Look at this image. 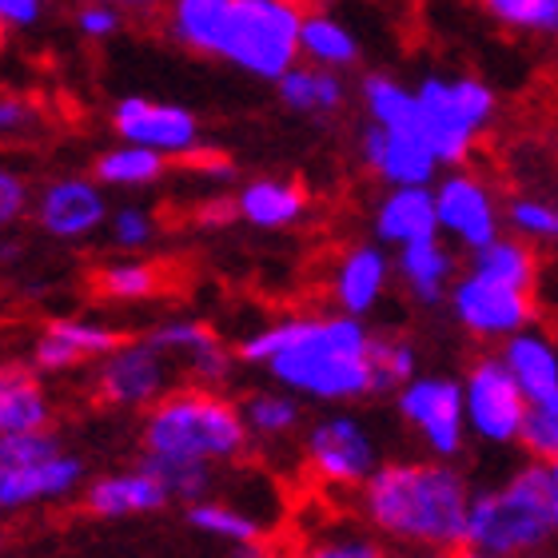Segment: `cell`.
Instances as JSON below:
<instances>
[{"mask_svg": "<svg viewBox=\"0 0 558 558\" xmlns=\"http://www.w3.org/2000/svg\"><path fill=\"white\" fill-rule=\"evenodd\" d=\"M81 478L84 463L64 451L40 466H9L0 459V511H16V507L45 499H64L81 487Z\"/></svg>", "mask_w": 558, "mask_h": 558, "instance_id": "obj_18", "label": "cell"}, {"mask_svg": "<svg viewBox=\"0 0 558 558\" xmlns=\"http://www.w3.org/2000/svg\"><path fill=\"white\" fill-rule=\"evenodd\" d=\"M300 52L307 64L343 72L360 64V36L351 33L343 21H336L331 12H307L300 33Z\"/></svg>", "mask_w": 558, "mask_h": 558, "instance_id": "obj_26", "label": "cell"}, {"mask_svg": "<svg viewBox=\"0 0 558 558\" xmlns=\"http://www.w3.org/2000/svg\"><path fill=\"white\" fill-rule=\"evenodd\" d=\"M244 418L247 430H256L259 439H279V435H291L300 427L303 408L288 391H256V396L244 399Z\"/></svg>", "mask_w": 558, "mask_h": 558, "instance_id": "obj_33", "label": "cell"}, {"mask_svg": "<svg viewBox=\"0 0 558 558\" xmlns=\"http://www.w3.org/2000/svg\"><path fill=\"white\" fill-rule=\"evenodd\" d=\"M112 129L124 144H144L163 156H192L199 144V120L180 105L148 96H124L112 108Z\"/></svg>", "mask_w": 558, "mask_h": 558, "instance_id": "obj_12", "label": "cell"}, {"mask_svg": "<svg viewBox=\"0 0 558 558\" xmlns=\"http://www.w3.org/2000/svg\"><path fill=\"white\" fill-rule=\"evenodd\" d=\"M463 403H466V430L490 447H507L523 435L526 411L535 408L523 396V387L514 384L502 355H478L466 367L463 379Z\"/></svg>", "mask_w": 558, "mask_h": 558, "instance_id": "obj_7", "label": "cell"}, {"mask_svg": "<svg viewBox=\"0 0 558 558\" xmlns=\"http://www.w3.org/2000/svg\"><path fill=\"white\" fill-rule=\"evenodd\" d=\"M550 475H555V483H558V463H550Z\"/></svg>", "mask_w": 558, "mask_h": 558, "instance_id": "obj_55", "label": "cell"}, {"mask_svg": "<svg viewBox=\"0 0 558 558\" xmlns=\"http://www.w3.org/2000/svg\"><path fill=\"white\" fill-rule=\"evenodd\" d=\"M360 156L391 187H415V184L430 187L442 168L423 136H415V132H387L379 124H372V120L360 132Z\"/></svg>", "mask_w": 558, "mask_h": 558, "instance_id": "obj_14", "label": "cell"}, {"mask_svg": "<svg viewBox=\"0 0 558 558\" xmlns=\"http://www.w3.org/2000/svg\"><path fill=\"white\" fill-rule=\"evenodd\" d=\"M399 279L408 295L418 303V307H439L451 295L454 283V252L447 247L442 235H430V240H415V244L399 247Z\"/></svg>", "mask_w": 558, "mask_h": 558, "instance_id": "obj_20", "label": "cell"}, {"mask_svg": "<svg viewBox=\"0 0 558 558\" xmlns=\"http://www.w3.org/2000/svg\"><path fill=\"white\" fill-rule=\"evenodd\" d=\"M36 124V108L24 96H0V136H21Z\"/></svg>", "mask_w": 558, "mask_h": 558, "instance_id": "obj_43", "label": "cell"}, {"mask_svg": "<svg viewBox=\"0 0 558 558\" xmlns=\"http://www.w3.org/2000/svg\"><path fill=\"white\" fill-rule=\"evenodd\" d=\"M303 558H384V550L372 538H336V543L312 547Z\"/></svg>", "mask_w": 558, "mask_h": 558, "instance_id": "obj_44", "label": "cell"}, {"mask_svg": "<svg viewBox=\"0 0 558 558\" xmlns=\"http://www.w3.org/2000/svg\"><path fill=\"white\" fill-rule=\"evenodd\" d=\"M418 558H454V555H451V550H423Z\"/></svg>", "mask_w": 558, "mask_h": 558, "instance_id": "obj_52", "label": "cell"}, {"mask_svg": "<svg viewBox=\"0 0 558 558\" xmlns=\"http://www.w3.org/2000/svg\"><path fill=\"white\" fill-rule=\"evenodd\" d=\"M108 216L105 192L93 180H81V175H64V180H52V184L40 192L36 199V220L48 235L57 240H81V235L96 232Z\"/></svg>", "mask_w": 558, "mask_h": 558, "instance_id": "obj_15", "label": "cell"}, {"mask_svg": "<svg viewBox=\"0 0 558 558\" xmlns=\"http://www.w3.org/2000/svg\"><path fill=\"white\" fill-rule=\"evenodd\" d=\"M235 0H168V33L180 48L220 57Z\"/></svg>", "mask_w": 558, "mask_h": 558, "instance_id": "obj_22", "label": "cell"}, {"mask_svg": "<svg viewBox=\"0 0 558 558\" xmlns=\"http://www.w3.org/2000/svg\"><path fill=\"white\" fill-rule=\"evenodd\" d=\"M120 9L117 4H105V0H84L76 9V28H81L88 40H108V36L120 33Z\"/></svg>", "mask_w": 558, "mask_h": 558, "instance_id": "obj_40", "label": "cell"}, {"mask_svg": "<svg viewBox=\"0 0 558 558\" xmlns=\"http://www.w3.org/2000/svg\"><path fill=\"white\" fill-rule=\"evenodd\" d=\"M244 411L216 396L211 387H184L160 396L144 415V451L199 459V463H232L247 451Z\"/></svg>", "mask_w": 558, "mask_h": 558, "instance_id": "obj_4", "label": "cell"}, {"mask_svg": "<svg viewBox=\"0 0 558 558\" xmlns=\"http://www.w3.org/2000/svg\"><path fill=\"white\" fill-rule=\"evenodd\" d=\"M105 4H117V9H136V12H151V9H160L163 0H105Z\"/></svg>", "mask_w": 558, "mask_h": 558, "instance_id": "obj_48", "label": "cell"}, {"mask_svg": "<svg viewBox=\"0 0 558 558\" xmlns=\"http://www.w3.org/2000/svg\"><path fill=\"white\" fill-rule=\"evenodd\" d=\"M543 408H550V411H555V415H558V391H555V396L547 399V403H543Z\"/></svg>", "mask_w": 558, "mask_h": 558, "instance_id": "obj_54", "label": "cell"}, {"mask_svg": "<svg viewBox=\"0 0 558 558\" xmlns=\"http://www.w3.org/2000/svg\"><path fill=\"white\" fill-rule=\"evenodd\" d=\"M526 558H558V555H555V550L543 547V550H535V555H526Z\"/></svg>", "mask_w": 558, "mask_h": 558, "instance_id": "obj_53", "label": "cell"}, {"mask_svg": "<svg viewBox=\"0 0 558 558\" xmlns=\"http://www.w3.org/2000/svg\"><path fill=\"white\" fill-rule=\"evenodd\" d=\"M471 483L447 459L435 463H379L363 483V514L375 531L423 550L466 547Z\"/></svg>", "mask_w": 558, "mask_h": 558, "instance_id": "obj_2", "label": "cell"}, {"mask_svg": "<svg viewBox=\"0 0 558 558\" xmlns=\"http://www.w3.org/2000/svg\"><path fill=\"white\" fill-rule=\"evenodd\" d=\"M168 490L156 475L148 471H129V475H108L96 478L88 495H84V507L93 514H105V519H120V514H148L168 507Z\"/></svg>", "mask_w": 558, "mask_h": 558, "instance_id": "obj_23", "label": "cell"}, {"mask_svg": "<svg viewBox=\"0 0 558 558\" xmlns=\"http://www.w3.org/2000/svg\"><path fill=\"white\" fill-rule=\"evenodd\" d=\"M499 355L531 403H547L558 391V348L543 331H531V327H526L519 336L502 339Z\"/></svg>", "mask_w": 558, "mask_h": 558, "instance_id": "obj_21", "label": "cell"}, {"mask_svg": "<svg viewBox=\"0 0 558 558\" xmlns=\"http://www.w3.org/2000/svg\"><path fill=\"white\" fill-rule=\"evenodd\" d=\"M45 16V0H0V24L4 28H33Z\"/></svg>", "mask_w": 558, "mask_h": 558, "instance_id": "obj_46", "label": "cell"}, {"mask_svg": "<svg viewBox=\"0 0 558 558\" xmlns=\"http://www.w3.org/2000/svg\"><path fill=\"white\" fill-rule=\"evenodd\" d=\"M156 351H163L168 360H184L187 372L196 375L204 387H220L228 375H232V355L220 343V336L204 324H192V319H168L156 331L144 336Z\"/></svg>", "mask_w": 558, "mask_h": 558, "instance_id": "obj_16", "label": "cell"}, {"mask_svg": "<svg viewBox=\"0 0 558 558\" xmlns=\"http://www.w3.org/2000/svg\"><path fill=\"white\" fill-rule=\"evenodd\" d=\"M240 360L264 363L283 391L324 403L375 396L372 331L355 315H291L240 343Z\"/></svg>", "mask_w": 558, "mask_h": 558, "instance_id": "obj_1", "label": "cell"}, {"mask_svg": "<svg viewBox=\"0 0 558 558\" xmlns=\"http://www.w3.org/2000/svg\"><path fill=\"white\" fill-rule=\"evenodd\" d=\"M168 384V355L156 351L148 339L140 343H120L112 355H105L96 372V391L105 403L117 408H144L163 396Z\"/></svg>", "mask_w": 558, "mask_h": 558, "instance_id": "obj_13", "label": "cell"}, {"mask_svg": "<svg viewBox=\"0 0 558 558\" xmlns=\"http://www.w3.org/2000/svg\"><path fill=\"white\" fill-rule=\"evenodd\" d=\"M187 523L211 538H228V543H235V547H240V543H259V538H264V526H259L252 514L228 507V502H208V499L192 502V507H187Z\"/></svg>", "mask_w": 558, "mask_h": 558, "instance_id": "obj_34", "label": "cell"}, {"mask_svg": "<svg viewBox=\"0 0 558 558\" xmlns=\"http://www.w3.org/2000/svg\"><path fill=\"white\" fill-rule=\"evenodd\" d=\"M140 471L160 478L163 490L180 502H204L211 490V463H199V459H172V454L144 451Z\"/></svg>", "mask_w": 558, "mask_h": 558, "instance_id": "obj_31", "label": "cell"}, {"mask_svg": "<svg viewBox=\"0 0 558 558\" xmlns=\"http://www.w3.org/2000/svg\"><path fill=\"white\" fill-rule=\"evenodd\" d=\"M447 307H451L454 324L471 331L475 339H511L519 331L531 327L535 319V300L531 291L511 288V283H499V279L483 276V271L466 268L463 276L451 283V295H447Z\"/></svg>", "mask_w": 558, "mask_h": 558, "instance_id": "obj_8", "label": "cell"}, {"mask_svg": "<svg viewBox=\"0 0 558 558\" xmlns=\"http://www.w3.org/2000/svg\"><path fill=\"white\" fill-rule=\"evenodd\" d=\"M232 558H268V550L259 547V543H240Z\"/></svg>", "mask_w": 558, "mask_h": 558, "instance_id": "obj_49", "label": "cell"}, {"mask_svg": "<svg viewBox=\"0 0 558 558\" xmlns=\"http://www.w3.org/2000/svg\"><path fill=\"white\" fill-rule=\"evenodd\" d=\"M558 538V483L547 463L519 466L502 487L475 490L466 511V547L495 558H526Z\"/></svg>", "mask_w": 558, "mask_h": 558, "instance_id": "obj_3", "label": "cell"}, {"mask_svg": "<svg viewBox=\"0 0 558 558\" xmlns=\"http://www.w3.org/2000/svg\"><path fill=\"white\" fill-rule=\"evenodd\" d=\"M151 216L140 208H120L117 216H112V235H117L120 247H144L151 240Z\"/></svg>", "mask_w": 558, "mask_h": 558, "instance_id": "obj_42", "label": "cell"}, {"mask_svg": "<svg viewBox=\"0 0 558 558\" xmlns=\"http://www.w3.org/2000/svg\"><path fill=\"white\" fill-rule=\"evenodd\" d=\"M24 208H28V184L12 168L0 163V228L21 220Z\"/></svg>", "mask_w": 558, "mask_h": 558, "instance_id": "obj_41", "label": "cell"}, {"mask_svg": "<svg viewBox=\"0 0 558 558\" xmlns=\"http://www.w3.org/2000/svg\"><path fill=\"white\" fill-rule=\"evenodd\" d=\"M279 100L300 112V117H336L348 105V84L336 69H319V64H295L276 81Z\"/></svg>", "mask_w": 558, "mask_h": 558, "instance_id": "obj_24", "label": "cell"}, {"mask_svg": "<svg viewBox=\"0 0 558 558\" xmlns=\"http://www.w3.org/2000/svg\"><path fill=\"white\" fill-rule=\"evenodd\" d=\"M502 220H507V228L514 235H523V240H558V208H550V204H543L535 196L507 199Z\"/></svg>", "mask_w": 558, "mask_h": 558, "instance_id": "obj_36", "label": "cell"}, {"mask_svg": "<svg viewBox=\"0 0 558 558\" xmlns=\"http://www.w3.org/2000/svg\"><path fill=\"white\" fill-rule=\"evenodd\" d=\"M519 442L526 447V454L535 459V463H558V415L543 403L526 411V423H523V435Z\"/></svg>", "mask_w": 558, "mask_h": 558, "instance_id": "obj_39", "label": "cell"}, {"mask_svg": "<svg viewBox=\"0 0 558 558\" xmlns=\"http://www.w3.org/2000/svg\"><path fill=\"white\" fill-rule=\"evenodd\" d=\"M396 408L435 459H454L466 442L463 384L451 375H415L396 391Z\"/></svg>", "mask_w": 558, "mask_h": 558, "instance_id": "obj_9", "label": "cell"}, {"mask_svg": "<svg viewBox=\"0 0 558 558\" xmlns=\"http://www.w3.org/2000/svg\"><path fill=\"white\" fill-rule=\"evenodd\" d=\"M454 558H495V555H483V550H475V547H459Z\"/></svg>", "mask_w": 558, "mask_h": 558, "instance_id": "obj_50", "label": "cell"}, {"mask_svg": "<svg viewBox=\"0 0 558 558\" xmlns=\"http://www.w3.org/2000/svg\"><path fill=\"white\" fill-rule=\"evenodd\" d=\"M418 96V132L442 168H463L478 136L495 120V88L478 76H423Z\"/></svg>", "mask_w": 558, "mask_h": 558, "instance_id": "obj_5", "label": "cell"}, {"mask_svg": "<svg viewBox=\"0 0 558 558\" xmlns=\"http://www.w3.org/2000/svg\"><path fill=\"white\" fill-rule=\"evenodd\" d=\"M52 408H48L45 391L24 367H16L9 384H0V435H16V430H40L48 427Z\"/></svg>", "mask_w": 558, "mask_h": 558, "instance_id": "obj_30", "label": "cell"}, {"mask_svg": "<svg viewBox=\"0 0 558 558\" xmlns=\"http://www.w3.org/2000/svg\"><path fill=\"white\" fill-rule=\"evenodd\" d=\"M360 100L367 108V120L379 124L387 132H418V96L415 88H403L396 76H387V72H372V76H363L360 84Z\"/></svg>", "mask_w": 558, "mask_h": 558, "instance_id": "obj_27", "label": "cell"}, {"mask_svg": "<svg viewBox=\"0 0 558 558\" xmlns=\"http://www.w3.org/2000/svg\"><path fill=\"white\" fill-rule=\"evenodd\" d=\"M303 454H307L315 475L331 487H363L379 466L372 430L351 415L319 418L303 439Z\"/></svg>", "mask_w": 558, "mask_h": 558, "instance_id": "obj_11", "label": "cell"}, {"mask_svg": "<svg viewBox=\"0 0 558 558\" xmlns=\"http://www.w3.org/2000/svg\"><path fill=\"white\" fill-rule=\"evenodd\" d=\"M526 33L558 36V0H535V12L526 21Z\"/></svg>", "mask_w": 558, "mask_h": 558, "instance_id": "obj_47", "label": "cell"}, {"mask_svg": "<svg viewBox=\"0 0 558 558\" xmlns=\"http://www.w3.org/2000/svg\"><path fill=\"white\" fill-rule=\"evenodd\" d=\"M372 367H375V396H396L418 375V351L411 339L372 336Z\"/></svg>", "mask_w": 558, "mask_h": 558, "instance_id": "obj_32", "label": "cell"}, {"mask_svg": "<svg viewBox=\"0 0 558 558\" xmlns=\"http://www.w3.org/2000/svg\"><path fill=\"white\" fill-rule=\"evenodd\" d=\"M387 283H391V259L379 244H355L343 252L336 264V279H331V295H336L339 312L363 319L375 312V303L384 300Z\"/></svg>", "mask_w": 558, "mask_h": 558, "instance_id": "obj_19", "label": "cell"}, {"mask_svg": "<svg viewBox=\"0 0 558 558\" xmlns=\"http://www.w3.org/2000/svg\"><path fill=\"white\" fill-rule=\"evenodd\" d=\"M471 268L523 291H535V279H538V259H535V252L526 247L523 235H499V240H490L487 247L471 252Z\"/></svg>", "mask_w": 558, "mask_h": 558, "instance_id": "obj_28", "label": "cell"}, {"mask_svg": "<svg viewBox=\"0 0 558 558\" xmlns=\"http://www.w3.org/2000/svg\"><path fill=\"white\" fill-rule=\"evenodd\" d=\"M156 288H160V271L136 259H120L96 271V291L108 300H148L156 295Z\"/></svg>", "mask_w": 558, "mask_h": 558, "instance_id": "obj_35", "label": "cell"}, {"mask_svg": "<svg viewBox=\"0 0 558 558\" xmlns=\"http://www.w3.org/2000/svg\"><path fill=\"white\" fill-rule=\"evenodd\" d=\"M163 172H168V156L156 148H144V144H120V148L105 151V156L93 163L96 180H100V184H117V187L156 184Z\"/></svg>", "mask_w": 558, "mask_h": 558, "instance_id": "obj_29", "label": "cell"}, {"mask_svg": "<svg viewBox=\"0 0 558 558\" xmlns=\"http://www.w3.org/2000/svg\"><path fill=\"white\" fill-rule=\"evenodd\" d=\"M435 211H439V232L466 252H478L502 235L499 199L483 175L466 168H451L435 184Z\"/></svg>", "mask_w": 558, "mask_h": 558, "instance_id": "obj_10", "label": "cell"}, {"mask_svg": "<svg viewBox=\"0 0 558 558\" xmlns=\"http://www.w3.org/2000/svg\"><path fill=\"white\" fill-rule=\"evenodd\" d=\"M12 375H16V367H12V363H0V384H9Z\"/></svg>", "mask_w": 558, "mask_h": 558, "instance_id": "obj_51", "label": "cell"}, {"mask_svg": "<svg viewBox=\"0 0 558 558\" xmlns=\"http://www.w3.org/2000/svg\"><path fill=\"white\" fill-rule=\"evenodd\" d=\"M375 240L387 247H408L415 240H430L439 232V211H435V187H387V196L375 208Z\"/></svg>", "mask_w": 558, "mask_h": 558, "instance_id": "obj_17", "label": "cell"}, {"mask_svg": "<svg viewBox=\"0 0 558 558\" xmlns=\"http://www.w3.org/2000/svg\"><path fill=\"white\" fill-rule=\"evenodd\" d=\"M300 0H235L228 33H223L220 60L235 64L256 81L276 84L288 69L300 64L303 33Z\"/></svg>", "mask_w": 558, "mask_h": 558, "instance_id": "obj_6", "label": "cell"}, {"mask_svg": "<svg viewBox=\"0 0 558 558\" xmlns=\"http://www.w3.org/2000/svg\"><path fill=\"white\" fill-rule=\"evenodd\" d=\"M64 451L60 439L48 427L40 430H16V435H0V459L9 466H40Z\"/></svg>", "mask_w": 558, "mask_h": 558, "instance_id": "obj_37", "label": "cell"}, {"mask_svg": "<svg viewBox=\"0 0 558 558\" xmlns=\"http://www.w3.org/2000/svg\"><path fill=\"white\" fill-rule=\"evenodd\" d=\"M478 4H483V12H490L499 24L519 28V33H526V21H531V12H535V0H478Z\"/></svg>", "mask_w": 558, "mask_h": 558, "instance_id": "obj_45", "label": "cell"}, {"mask_svg": "<svg viewBox=\"0 0 558 558\" xmlns=\"http://www.w3.org/2000/svg\"><path fill=\"white\" fill-rule=\"evenodd\" d=\"M235 204H240V220L276 232V228H291L307 211V192L291 180H268L264 175V180H252L235 196Z\"/></svg>", "mask_w": 558, "mask_h": 558, "instance_id": "obj_25", "label": "cell"}, {"mask_svg": "<svg viewBox=\"0 0 558 558\" xmlns=\"http://www.w3.org/2000/svg\"><path fill=\"white\" fill-rule=\"evenodd\" d=\"M48 327H52L64 343H72V348L81 351L84 363L105 360V355H112V351L124 343L117 331H108V327H100V324H81V319H57V324H48Z\"/></svg>", "mask_w": 558, "mask_h": 558, "instance_id": "obj_38", "label": "cell"}]
</instances>
